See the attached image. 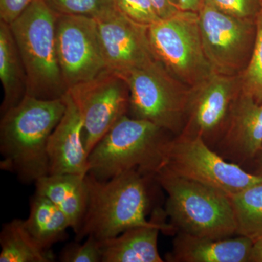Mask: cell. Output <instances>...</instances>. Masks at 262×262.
<instances>
[{
  "instance_id": "cell-18",
  "label": "cell",
  "mask_w": 262,
  "mask_h": 262,
  "mask_svg": "<svg viewBox=\"0 0 262 262\" xmlns=\"http://www.w3.org/2000/svg\"><path fill=\"white\" fill-rule=\"evenodd\" d=\"M85 177L72 173L48 174L34 183L35 192L47 198L63 212L75 233L80 228L87 210L89 189Z\"/></svg>"
},
{
  "instance_id": "cell-12",
  "label": "cell",
  "mask_w": 262,
  "mask_h": 262,
  "mask_svg": "<svg viewBox=\"0 0 262 262\" xmlns=\"http://www.w3.org/2000/svg\"><path fill=\"white\" fill-rule=\"evenodd\" d=\"M239 92V75L215 72L192 88L182 133L200 136L213 148L223 133Z\"/></svg>"
},
{
  "instance_id": "cell-8",
  "label": "cell",
  "mask_w": 262,
  "mask_h": 262,
  "mask_svg": "<svg viewBox=\"0 0 262 262\" xmlns=\"http://www.w3.org/2000/svg\"><path fill=\"white\" fill-rule=\"evenodd\" d=\"M155 59L188 87L198 85L214 73L205 53L198 13L181 10L147 28Z\"/></svg>"
},
{
  "instance_id": "cell-28",
  "label": "cell",
  "mask_w": 262,
  "mask_h": 262,
  "mask_svg": "<svg viewBox=\"0 0 262 262\" xmlns=\"http://www.w3.org/2000/svg\"><path fill=\"white\" fill-rule=\"evenodd\" d=\"M33 0H0V20L10 25L19 18Z\"/></svg>"
},
{
  "instance_id": "cell-24",
  "label": "cell",
  "mask_w": 262,
  "mask_h": 262,
  "mask_svg": "<svg viewBox=\"0 0 262 262\" xmlns=\"http://www.w3.org/2000/svg\"><path fill=\"white\" fill-rule=\"evenodd\" d=\"M59 14L84 15L96 18L117 8L115 0H46Z\"/></svg>"
},
{
  "instance_id": "cell-7",
  "label": "cell",
  "mask_w": 262,
  "mask_h": 262,
  "mask_svg": "<svg viewBox=\"0 0 262 262\" xmlns=\"http://www.w3.org/2000/svg\"><path fill=\"white\" fill-rule=\"evenodd\" d=\"M159 167L229 196L262 183V177L226 160L200 136L184 133L166 141Z\"/></svg>"
},
{
  "instance_id": "cell-32",
  "label": "cell",
  "mask_w": 262,
  "mask_h": 262,
  "mask_svg": "<svg viewBox=\"0 0 262 262\" xmlns=\"http://www.w3.org/2000/svg\"><path fill=\"white\" fill-rule=\"evenodd\" d=\"M250 163H252L254 169L251 173L262 177V146L255 158Z\"/></svg>"
},
{
  "instance_id": "cell-21",
  "label": "cell",
  "mask_w": 262,
  "mask_h": 262,
  "mask_svg": "<svg viewBox=\"0 0 262 262\" xmlns=\"http://www.w3.org/2000/svg\"><path fill=\"white\" fill-rule=\"evenodd\" d=\"M0 261L52 262L51 250L43 248L29 232L25 220L14 219L3 226L0 233Z\"/></svg>"
},
{
  "instance_id": "cell-9",
  "label": "cell",
  "mask_w": 262,
  "mask_h": 262,
  "mask_svg": "<svg viewBox=\"0 0 262 262\" xmlns=\"http://www.w3.org/2000/svg\"><path fill=\"white\" fill-rule=\"evenodd\" d=\"M198 15L203 48L213 72L241 75L252 55L256 20L226 14L208 2Z\"/></svg>"
},
{
  "instance_id": "cell-25",
  "label": "cell",
  "mask_w": 262,
  "mask_h": 262,
  "mask_svg": "<svg viewBox=\"0 0 262 262\" xmlns=\"http://www.w3.org/2000/svg\"><path fill=\"white\" fill-rule=\"evenodd\" d=\"M61 262H102L101 241L94 236L86 237L83 244L80 241L70 243L59 254Z\"/></svg>"
},
{
  "instance_id": "cell-11",
  "label": "cell",
  "mask_w": 262,
  "mask_h": 262,
  "mask_svg": "<svg viewBox=\"0 0 262 262\" xmlns=\"http://www.w3.org/2000/svg\"><path fill=\"white\" fill-rule=\"evenodd\" d=\"M56 50L68 90L108 70L97 23L92 17L58 13Z\"/></svg>"
},
{
  "instance_id": "cell-29",
  "label": "cell",
  "mask_w": 262,
  "mask_h": 262,
  "mask_svg": "<svg viewBox=\"0 0 262 262\" xmlns=\"http://www.w3.org/2000/svg\"><path fill=\"white\" fill-rule=\"evenodd\" d=\"M161 19L170 18L181 11L179 0H150Z\"/></svg>"
},
{
  "instance_id": "cell-23",
  "label": "cell",
  "mask_w": 262,
  "mask_h": 262,
  "mask_svg": "<svg viewBox=\"0 0 262 262\" xmlns=\"http://www.w3.org/2000/svg\"><path fill=\"white\" fill-rule=\"evenodd\" d=\"M241 91L262 102V7L256 18V35L251 59L239 75Z\"/></svg>"
},
{
  "instance_id": "cell-5",
  "label": "cell",
  "mask_w": 262,
  "mask_h": 262,
  "mask_svg": "<svg viewBox=\"0 0 262 262\" xmlns=\"http://www.w3.org/2000/svg\"><path fill=\"white\" fill-rule=\"evenodd\" d=\"M167 131L125 115L106 133L89 158V173L106 181L131 170L153 176L163 160Z\"/></svg>"
},
{
  "instance_id": "cell-31",
  "label": "cell",
  "mask_w": 262,
  "mask_h": 262,
  "mask_svg": "<svg viewBox=\"0 0 262 262\" xmlns=\"http://www.w3.org/2000/svg\"><path fill=\"white\" fill-rule=\"evenodd\" d=\"M249 262H262V235L253 241Z\"/></svg>"
},
{
  "instance_id": "cell-15",
  "label": "cell",
  "mask_w": 262,
  "mask_h": 262,
  "mask_svg": "<svg viewBox=\"0 0 262 262\" xmlns=\"http://www.w3.org/2000/svg\"><path fill=\"white\" fill-rule=\"evenodd\" d=\"M65 113L48 143L49 174L89 173V155L83 140V124L78 110L67 93Z\"/></svg>"
},
{
  "instance_id": "cell-19",
  "label": "cell",
  "mask_w": 262,
  "mask_h": 262,
  "mask_svg": "<svg viewBox=\"0 0 262 262\" xmlns=\"http://www.w3.org/2000/svg\"><path fill=\"white\" fill-rule=\"evenodd\" d=\"M0 80L4 91L1 115L27 94V75L10 26L0 20Z\"/></svg>"
},
{
  "instance_id": "cell-30",
  "label": "cell",
  "mask_w": 262,
  "mask_h": 262,
  "mask_svg": "<svg viewBox=\"0 0 262 262\" xmlns=\"http://www.w3.org/2000/svg\"><path fill=\"white\" fill-rule=\"evenodd\" d=\"M181 10L198 13L206 3V0H179Z\"/></svg>"
},
{
  "instance_id": "cell-20",
  "label": "cell",
  "mask_w": 262,
  "mask_h": 262,
  "mask_svg": "<svg viewBox=\"0 0 262 262\" xmlns=\"http://www.w3.org/2000/svg\"><path fill=\"white\" fill-rule=\"evenodd\" d=\"M25 225L36 241L46 249L67 239L70 223L63 212L51 201L35 192L30 201V212Z\"/></svg>"
},
{
  "instance_id": "cell-22",
  "label": "cell",
  "mask_w": 262,
  "mask_h": 262,
  "mask_svg": "<svg viewBox=\"0 0 262 262\" xmlns=\"http://www.w3.org/2000/svg\"><path fill=\"white\" fill-rule=\"evenodd\" d=\"M237 224V235L253 241L262 235V183L229 195Z\"/></svg>"
},
{
  "instance_id": "cell-26",
  "label": "cell",
  "mask_w": 262,
  "mask_h": 262,
  "mask_svg": "<svg viewBox=\"0 0 262 262\" xmlns=\"http://www.w3.org/2000/svg\"><path fill=\"white\" fill-rule=\"evenodd\" d=\"M117 8L131 20L149 27L160 20L150 0H115Z\"/></svg>"
},
{
  "instance_id": "cell-27",
  "label": "cell",
  "mask_w": 262,
  "mask_h": 262,
  "mask_svg": "<svg viewBox=\"0 0 262 262\" xmlns=\"http://www.w3.org/2000/svg\"><path fill=\"white\" fill-rule=\"evenodd\" d=\"M220 11L236 18L256 20L262 0H206Z\"/></svg>"
},
{
  "instance_id": "cell-14",
  "label": "cell",
  "mask_w": 262,
  "mask_h": 262,
  "mask_svg": "<svg viewBox=\"0 0 262 262\" xmlns=\"http://www.w3.org/2000/svg\"><path fill=\"white\" fill-rule=\"evenodd\" d=\"M215 146L229 161L241 166L250 163L262 146V102L241 91Z\"/></svg>"
},
{
  "instance_id": "cell-13",
  "label": "cell",
  "mask_w": 262,
  "mask_h": 262,
  "mask_svg": "<svg viewBox=\"0 0 262 262\" xmlns=\"http://www.w3.org/2000/svg\"><path fill=\"white\" fill-rule=\"evenodd\" d=\"M94 18L108 70L123 73L156 60L149 44L148 27L136 23L117 8Z\"/></svg>"
},
{
  "instance_id": "cell-17",
  "label": "cell",
  "mask_w": 262,
  "mask_h": 262,
  "mask_svg": "<svg viewBox=\"0 0 262 262\" xmlns=\"http://www.w3.org/2000/svg\"><path fill=\"white\" fill-rule=\"evenodd\" d=\"M165 211H155L149 225L127 229L116 236L101 241L102 262H163L158 251L160 232H172L164 222Z\"/></svg>"
},
{
  "instance_id": "cell-3",
  "label": "cell",
  "mask_w": 262,
  "mask_h": 262,
  "mask_svg": "<svg viewBox=\"0 0 262 262\" xmlns=\"http://www.w3.org/2000/svg\"><path fill=\"white\" fill-rule=\"evenodd\" d=\"M153 178L168 194L164 211L173 230L213 239L237 235L228 194L163 167L155 170Z\"/></svg>"
},
{
  "instance_id": "cell-2",
  "label": "cell",
  "mask_w": 262,
  "mask_h": 262,
  "mask_svg": "<svg viewBox=\"0 0 262 262\" xmlns=\"http://www.w3.org/2000/svg\"><path fill=\"white\" fill-rule=\"evenodd\" d=\"M87 210L75 241L89 236L99 241L116 237L127 229L149 225V184L153 176L131 170L106 181L87 174Z\"/></svg>"
},
{
  "instance_id": "cell-1",
  "label": "cell",
  "mask_w": 262,
  "mask_h": 262,
  "mask_svg": "<svg viewBox=\"0 0 262 262\" xmlns=\"http://www.w3.org/2000/svg\"><path fill=\"white\" fill-rule=\"evenodd\" d=\"M66 108L64 96L46 100L26 94L18 104L2 114V170L15 173L24 184L48 175V140Z\"/></svg>"
},
{
  "instance_id": "cell-16",
  "label": "cell",
  "mask_w": 262,
  "mask_h": 262,
  "mask_svg": "<svg viewBox=\"0 0 262 262\" xmlns=\"http://www.w3.org/2000/svg\"><path fill=\"white\" fill-rule=\"evenodd\" d=\"M253 241L243 235L222 239L178 232L165 260L170 262H249Z\"/></svg>"
},
{
  "instance_id": "cell-10",
  "label": "cell",
  "mask_w": 262,
  "mask_h": 262,
  "mask_svg": "<svg viewBox=\"0 0 262 262\" xmlns=\"http://www.w3.org/2000/svg\"><path fill=\"white\" fill-rule=\"evenodd\" d=\"M83 124V140L90 155L120 118L128 115L130 93L125 81L110 70L67 91Z\"/></svg>"
},
{
  "instance_id": "cell-6",
  "label": "cell",
  "mask_w": 262,
  "mask_h": 262,
  "mask_svg": "<svg viewBox=\"0 0 262 262\" xmlns=\"http://www.w3.org/2000/svg\"><path fill=\"white\" fill-rule=\"evenodd\" d=\"M130 93L129 116L146 120L176 136L187 120L191 89L179 82L158 60L117 73Z\"/></svg>"
},
{
  "instance_id": "cell-4",
  "label": "cell",
  "mask_w": 262,
  "mask_h": 262,
  "mask_svg": "<svg viewBox=\"0 0 262 262\" xmlns=\"http://www.w3.org/2000/svg\"><path fill=\"white\" fill-rule=\"evenodd\" d=\"M58 13L46 0H33L10 24L27 75V94L40 99L61 98L68 89L56 50Z\"/></svg>"
}]
</instances>
